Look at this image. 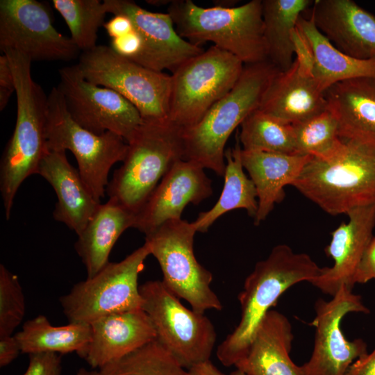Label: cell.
I'll list each match as a JSON object with an SVG mask.
<instances>
[{
  "label": "cell",
  "instance_id": "obj_1",
  "mask_svg": "<svg viewBox=\"0 0 375 375\" xmlns=\"http://www.w3.org/2000/svg\"><path fill=\"white\" fill-rule=\"evenodd\" d=\"M321 271L308 254L294 252L285 244L275 246L267 258L258 261L238 297L240 322L217 347L222 364L235 366L242 359L262 319L279 297L295 284L310 283Z\"/></svg>",
  "mask_w": 375,
  "mask_h": 375
},
{
  "label": "cell",
  "instance_id": "obj_2",
  "mask_svg": "<svg viewBox=\"0 0 375 375\" xmlns=\"http://www.w3.org/2000/svg\"><path fill=\"white\" fill-rule=\"evenodd\" d=\"M9 60L17 97V119L13 133L0 162V192L6 219L24 181L38 173L48 151L47 122L48 96L31 76V60L12 49L2 51Z\"/></svg>",
  "mask_w": 375,
  "mask_h": 375
},
{
  "label": "cell",
  "instance_id": "obj_3",
  "mask_svg": "<svg viewBox=\"0 0 375 375\" xmlns=\"http://www.w3.org/2000/svg\"><path fill=\"white\" fill-rule=\"evenodd\" d=\"M279 72L269 60L244 65L234 87L199 122L182 130L184 160L224 177L225 146L229 137L258 109L265 92Z\"/></svg>",
  "mask_w": 375,
  "mask_h": 375
},
{
  "label": "cell",
  "instance_id": "obj_4",
  "mask_svg": "<svg viewBox=\"0 0 375 375\" xmlns=\"http://www.w3.org/2000/svg\"><path fill=\"white\" fill-rule=\"evenodd\" d=\"M342 141L333 158L324 161L310 157L292 184L333 216L375 205V146L351 140Z\"/></svg>",
  "mask_w": 375,
  "mask_h": 375
},
{
  "label": "cell",
  "instance_id": "obj_5",
  "mask_svg": "<svg viewBox=\"0 0 375 375\" xmlns=\"http://www.w3.org/2000/svg\"><path fill=\"white\" fill-rule=\"evenodd\" d=\"M167 13L178 34L193 44L212 42L244 65L268 60L262 0L232 8H203L191 0H173Z\"/></svg>",
  "mask_w": 375,
  "mask_h": 375
},
{
  "label": "cell",
  "instance_id": "obj_6",
  "mask_svg": "<svg viewBox=\"0 0 375 375\" xmlns=\"http://www.w3.org/2000/svg\"><path fill=\"white\" fill-rule=\"evenodd\" d=\"M182 130L169 121H144L108 184L109 198L137 214L167 172L184 160Z\"/></svg>",
  "mask_w": 375,
  "mask_h": 375
},
{
  "label": "cell",
  "instance_id": "obj_7",
  "mask_svg": "<svg viewBox=\"0 0 375 375\" xmlns=\"http://www.w3.org/2000/svg\"><path fill=\"white\" fill-rule=\"evenodd\" d=\"M244 67L214 45L183 63L171 75L169 121L182 129L197 124L234 87Z\"/></svg>",
  "mask_w": 375,
  "mask_h": 375
},
{
  "label": "cell",
  "instance_id": "obj_8",
  "mask_svg": "<svg viewBox=\"0 0 375 375\" xmlns=\"http://www.w3.org/2000/svg\"><path fill=\"white\" fill-rule=\"evenodd\" d=\"M47 145L48 150L72 153L82 179L98 201L106 192L110 169L123 162L128 150L121 136L110 131L95 134L77 124L56 86L48 95Z\"/></svg>",
  "mask_w": 375,
  "mask_h": 375
},
{
  "label": "cell",
  "instance_id": "obj_9",
  "mask_svg": "<svg viewBox=\"0 0 375 375\" xmlns=\"http://www.w3.org/2000/svg\"><path fill=\"white\" fill-rule=\"evenodd\" d=\"M149 255L144 242L122 260L109 262L94 276L74 284L60 298L69 322L90 324L110 314L142 309L138 276Z\"/></svg>",
  "mask_w": 375,
  "mask_h": 375
},
{
  "label": "cell",
  "instance_id": "obj_10",
  "mask_svg": "<svg viewBox=\"0 0 375 375\" xmlns=\"http://www.w3.org/2000/svg\"><path fill=\"white\" fill-rule=\"evenodd\" d=\"M77 65L86 80L128 100L143 121H169L171 75L122 58L106 45L82 52Z\"/></svg>",
  "mask_w": 375,
  "mask_h": 375
},
{
  "label": "cell",
  "instance_id": "obj_11",
  "mask_svg": "<svg viewBox=\"0 0 375 375\" xmlns=\"http://www.w3.org/2000/svg\"><path fill=\"white\" fill-rule=\"evenodd\" d=\"M139 289L156 340L182 367L188 369L210 360L217 340L210 319L185 307L162 281H147Z\"/></svg>",
  "mask_w": 375,
  "mask_h": 375
},
{
  "label": "cell",
  "instance_id": "obj_12",
  "mask_svg": "<svg viewBox=\"0 0 375 375\" xmlns=\"http://www.w3.org/2000/svg\"><path fill=\"white\" fill-rule=\"evenodd\" d=\"M197 232L192 222L172 219L146 235L144 242L158 262L163 275L162 281L168 290L188 301L198 312L221 310L222 304L210 287L212 274L194 255Z\"/></svg>",
  "mask_w": 375,
  "mask_h": 375
},
{
  "label": "cell",
  "instance_id": "obj_13",
  "mask_svg": "<svg viewBox=\"0 0 375 375\" xmlns=\"http://www.w3.org/2000/svg\"><path fill=\"white\" fill-rule=\"evenodd\" d=\"M59 76L56 87L77 124L98 135L114 133L127 143L133 138L144 121L128 100L112 89L86 80L77 64L61 68Z\"/></svg>",
  "mask_w": 375,
  "mask_h": 375
},
{
  "label": "cell",
  "instance_id": "obj_14",
  "mask_svg": "<svg viewBox=\"0 0 375 375\" xmlns=\"http://www.w3.org/2000/svg\"><path fill=\"white\" fill-rule=\"evenodd\" d=\"M314 347L310 359L299 366L301 375H344L358 358L368 353L360 339L347 340L341 329L342 319L351 312L369 313L362 297L346 285L329 301L319 299L315 304Z\"/></svg>",
  "mask_w": 375,
  "mask_h": 375
},
{
  "label": "cell",
  "instance_id": "obj_15",
  "mask_svg": "<svg viewBox=\"0 0 375 375\" xmlns=\"http://www.w3.org/2000/svg\"><path fill=\"white\" fill-rule=\"evenodd\" d=\"M0 49L18 51L31 61H69L81 51L56 29L49 8L36 0L0 1Z\"/></svg>",
  "mask_w": 375,
  "mask_h": 375
},
{
  "label": "cell",
  "instance_id": "obj_16",
  "mask_svg": "<svg viewBox=\"0 0 375 375\" xmlns=\"http://www.w3.org/2000/svg\"><path fill=\"white\" fill-rule=\"evenodd\" d=\"M103 1L108 12L127 16L142 36L144 49L136 63L157 72L168 69L172 73L204 51L178 34L168 13L147 10L130 0Z\"/></svg>",
  "mask_w": 375,
  "mask_h": 375
},
{
  "label": "cell",
  "instance_id": "obj_17",
  "mask_svg": "<svg viewBox=\"0 0 375 375\" xmlns=\"http://www.w3.org/2000/svg\"><path fill=\"white\" fill-rule=\"evenodd\" d=\"M212 194V182L204 169L192 161L179 160L136 214L133 228L146 235L169 220L181 219L187 205H198Z\"/></svg>",
  "mask_w": 375,
  "mask_h": 375
},
{
  "label": "cell",
  "instance_id": "obj_18",
  "mask_svg": "<svg viewBox=\"0 0 375 375\" xmlns=\"http://www.w3.org/2000/svg\"><path fill=\"white\" fill-rule=\"evenodd\" d=\"M346 215L347 222L332 232L325 249L333 266L322 267L320 274L310 282L332 297L342 285L353 289L356 272L375 228V205L356 208Z\"/></svg>",
  "mask_w": 375,
  "mask_h": 375
},
{
  "label": "cell",
  "instance_id": "obj_19",
  "mask_svg": "<svg viewBox=\"0 0 375 375\" xmlns=\"http://www.w3.org/2000/svg\"><path fill=\"white\" fill-rule=\"evenodd\" d=\"M338 50L358 59L375 58V16L351 0H316L308 15Z\"/></svg>",
  "mask_w": 375,
  "mask_h": 375
},
{
  "label": "cell",
  "instance_id": "obj_20",
  "mask_svg": "<svg viewBox=\"0 0 375 375\" xmlns=\"http://www.w3.org/2000/svg\"><path fill=\"white\" fill-rule=\"evenodd\" d=\"M327 108L324 92L312 68L295 58L291 67L280 71L265 92L258 109L291 124Z\"/></svg>",
  "mask_w": 375,
  "mask_h": 375
},
{
  "label": "cell",
  "instance_id": "obj_21",
  "mask_svg": "<svg viewBox=\"0 0 375 375\" xmlns=\"http://www.w3.org/2000/svg\"><path fill=\"white\" fill-rule=\"evenodd\" d=\"M91 339L83 356L92 368H101L156 339L142 310L117 312L90 324Z\"/></svg>",
  "mask_w": 375,
  "mask_h": 375
},
{
  "label": "cell",
  "instance_id": "obj_22",
  "mask_svg": "<svg viewBox=\"0 0 375 375\" xmlns=\"http://www.w3.org/2000/svg\"><path fill=\"white\" fill-rule=\"evenodd\" d=\"M38 174L53 188L57 196L53 217L77 235L94 215L101 201L91 193L78 170L68 161L66 151L48 150Z\"/></svg>",
  "mask_w": 375,
  "mask_h": 375
},
{
  "label": "cell",
  "instance_id": "obj_23",
  "mask_svg": "<svg viewBox=\"0 0 375 375\" xmlns=\"http://www.w3.org/2000/svg\"><path fill=\"white\" fill-rule=\"evenodd\" d=\"M294 339L288 319L270 310L259 324L244 357L235 367L247 375H301L290 358Z\"/></svg>",
  "mask_w": 375,
  "mask_h": 375
},
{
  "label": "cell",
  "instance_id": "obj_24",
  "mask_svg": "<svg viewBox=\"0 0 375 375\" xmlns=\"http://www.w3.org/2000/svg\"><path fill=\"white\" fill-rule=\"evenodd\" d=\"M340 138L375 146V78L338 82L325 92Z\"/></svg>",
  "mask_w": 375,
  "mask_h": 375
},
{
  "label": "cell",
  "instance_id": "obj_25",
  "mask_svg": "<svg viewBox=\"0 0 375 375\" xmlns=\"http://www.w3.org/2000/svg\"><path fill=\"white\" fill-rule=\"evenodd\" d=\"M310 157L242 149V166L257 191L258 210L253 218L256 226L266 219L276 203L282 202L285 187L292 185Z\"/></svg>",
  "mask_w": 375,
  "mask_h": 375
},
{
  "label": "cell",
  "instance_id": "obj_26",
  "mask_svg": "<svg viewBox=\"0 0 375 375\" xmlns=\"http://www.w3.org/2000/svg\"><path fill=\"white\" fill-rule=\"evenodd\" d=\"M135 217V212L113 198L100 204L74 244L87 278L94 276L109 262L112 247L126 229L133 228Z\"/></svg>",
  "mask_w": 375,
  "mask_h": 375
},
{
  "label": "cell",
  "instance_id": "obj_27",
  "mask_svg": "<svg viewBox=\"0 0 375 375\" xmlns=\"http://www.w3.org/2000/svg\"><path fill=\"white\" fill-rule=\"evenodd\" d=\"M297 28L305 39L312 59V74L324 92L333 85L357 78H375V58L358 59L335 48L303 15Z\"/></svg>",
  "mask_w": 375,
  "mask_h": 375
},
{
  "label": "cell",
  "instance_id": "obj_28",
  "mask_svg": "<svg viewBox=\"0 0 375 375\" xmlns=\"http://www.w3.org/2000/svg\"><path fill=\"white\" fill-rule=\"evenodd\" d=\"M241 152L238 136L235 146L225 151L224 183L219 199L209 210L200 212L192 222L197 232L206 233L219 217L233 210L244 209L250 217H255L258 210L257 191L244 172Z\"/></svg>",
  "mask_w": 375,
  "mask_h": 375
},
{
  "label": "cell",
  "instance_id": "obj_29",
  "mask_svg": "<svg viewBox=\"0 0 375 375\" xmlns=\"http://www.w3.org/2000/svg\"><path fill=\"white\" fill-rule=\"evenodd\" d=\"M312 2L310 0H262L268 60L281 72L288 69L295 59L292 32L300 17Z\"/></svg>",
  "mask_w": 375,
  "mask_h": 375
},
{
  "label": "cell",
  "instance_id": "obj_30",
  "mask_svg": "<svg viewBox=\"0 0 375 375\" xmlns=\"http://www.w3.org/2000/svg\"><path fill=\"white\" fill-rule=\"evenodd\" d=\"M21 352L24 353L76 351L82 357L91 339L90 324L69 323L56 326L44 315L26 321L15 335Z\"/></svg>",
  "mask_w": 375,
  "mask_h": 375
},
{
  "label": "cell",
  "instance_id": "obj_31",
  "mask_svg": "<svg viewBox=\"0 0 375 375\" xmlns=\"http://www.w3.org/2000/svg\"><path fill=\"white\" fill-rule=\"evenodd\" d=\"M238 138L244 151L296 154L292 124L259 109L240 125Z\"/></svg>",
  "mask_w": 375,
  "mask_h": 375
},
{
  "label": "cell",
  "instance_id": "obj_32",
  "mask_svg": "<svg viewBox=\"0 0 375 375\" xmlns=\"http://www.w3.org/2000/svg\"><path fill=\"white\" fill-rule=\"evenodd\" d=\"M292 126L297 155L326 161L333 158L342 147L343 141L337 120L328 108Z\"/></svg>",
  "mask_w": 375,
  "mask_h": 375
},
{
  "label": "cell",
  "instance_id": "obj_33",
  "mask_svg": "<svg viewBox=\"0 0 375 375\" xmlns=\"http://www.w3.org/2000/svg\"><path fill=\"white\" fill-rule=\"evenodd\" d=\"M102 375H188L156 339L99 369Z\"/></svg>",
  "mask_w": 375,
  "mask_h": 375
},
{
  "label": "cell",
  "instance_id": "obj_34",
  "mask_svg": "<svg viewBox=\"0 0 375 375\" xmlns=\"http://www.w3.org/2000/svg\"><path fill=\"white\" fill-rule=\"evenodd\" d=\"M70 31V38L82 52L97 46L99 28L108 12L100 0H53Z\"/></svg>",
  "mask_w": 375,
  "mask_h": 375
},
{
  "label": "cell",
  "instance_id": "obj_35",
  "mask_svg": "<svg viewBox=\"0 0 375 375\" xmlns=\"http://www.w3.org/2000/svg\"><path fill=\"white\" fill-rule=\"evenodd\" d=\"M25 312V299L18 277L1 264L0 337L12 335Z\"/></svg>",
  "mask_w": 375,
  "mask_h": 375
},
{
  "label": "cell",
  "instance_id": "obj_36",
  "mask_svg": "<svg viewBox=\"0 0 375 375\" xmlns=\"http://www.w3.org/2000/svg\"><path fill=\"white\" fill-rule=\"evenodd\" d=\"M28 367L23 375H61V356L56 353L28 354Z\"/></svg>",
  "mask_w": 375,
  "mask_h": 375
},
{
  "label": "cell",
  "instance_id": "obj_37",
  "mask_svg": "<svg viewBox=\"0 0 375 375\" xmlns=\"http://www.w3.org/2000/svg\"><path fill=\"white\" fill-rule=\"evenodd\" d=\"M110 47L119 56L135 62L144 49V41L134 28L121 37L112 38Z\"/></svg>",
  "mask_w": 375,
  "mask_h": 375
},
{
  "label": "cell",
  "instance_id": "obj_38",
  "mask_svg": "<svg viewBox=\"0 0 375 375\" xmlns=\"http://www.w3.org/2000/svg\"><path fill=\"white\" fill-rule=\"evenodd\" d=\"M375 279V235L362 256L354 276V283H365Z\"/></svg>",
  "mask_w": 375,
  "mask_h": 375
},
{
  "label": "cell",
  "instance_id": "obj_39",
  "mask_svg": "<svg viewBox=\"0 0 375 375\" xmlns=\"http://www.w3.org/2000/svg\"><path fill=\"white\" fill-rule=\"evenodd\" d=\"M15 92L13 73L6 54L0 56V110L5 108L12 94Z\"/></svg>",
  "mask_w": 375,
  "mask_h": 375
},
{
  "label": "cell",
  "instance_id": "obj_40",
  "mask_svg": "<svg viewBox=\"0 0 375 375\" xmlns=\"http://www.w3.org/2000/svg\"><path fill=\"white\" fill-rule=\"evenodd\" d=\"M103 27L111 39L124 35L135 28L131 20L122 14L115 15L103 24Z\"/></svg>",
  "mask_w": 375,
  "mask_h": 375
},
{
  "label": "cell",
  "instance_id": "obj_41",
  "mask_svg": "<svg viewBox=\"0 0 375 375\" xmlns=\"http://www.w3.org/2000/svg\"><path fill=\"white\" fill-rule=\"evenodd\" d=\"M21 352L19 344L15 335L0 337V367L12 362Z\"/></svg>",
  "mask_w": 375,
  "mask_h": 375
},
{
  "label": "cell",
  "instance_id": "obj_42",
  "mask_svg": "<svg viewBox=\"0 0 375 375\" xmlns=\"http://www.w3.org/2000/svg\"><path fill=\"white\" fill-rule=\"evenodd\" d=\"M344 375H375V348L372 353L356 360Z\"/></svg>",
  "mask_w": 375,
  "mask_h": 375
},
{
  "label": "cell",
  "instance_id": "obj_43",
  "mask_svg": "<svg viewBox=\"0 0 375 375\" xmlns=\"http://www.w3.org/2000/svg\"><path fill=\"white\" fill-rule=\"evenodd\" d=\"M188 375H225L210 360L198 363L188 369Z\"/></svg>",
  "mask_w": 375,
  "mask_h": 375
},
{
  "label": "cell",
  "instance_id": "obj_44",
  "mask_svg": "<svg viewBox=\"0 0 375 375\" xmlns=\"http://www.w3.org/2000/svg\"><path fill=\"white\" fill-rule=\"evenodd\" d=\"M76 375H102L100 372V371H94V370H87L85 369L81 368L78 370Z\"/></svg>",
  "mask_w": 375,
  "mask_h": 375
},
{
  "label": "cell",
  "instance_id": "obj_45",
  "mask_svg": "<svg viewBox=\"0 0 375 375\" xmlns=\"http://www.w3.org/2000/svg\"><path fill=\"white\" fill-rule=\"evenodd\" d=\"M170 1H160V0H152V1H147V3L149 4H151V5H153V6H162V5H165V4H170L171 3H167V2H170Z\"/></svg>",
  "mask_w": 375,
  "mask_h": 375
},
{
  "label": "cell",
  "instance_id": "obj_46",
  "mask_svg": "<svg viewBox=\"0 0 375 375\" xmlns=\"http://www.w3.org/2000/svg\"><path fill=\"white\" fill-rule=\"evenodd\" d=\"M230 375H247L246 374H244V372H242V371L236 369L235 370H234L233 372H232Z\"/></svg>",
  "mask_w": 375,
  "mask_h": 375
}]
</instances>
